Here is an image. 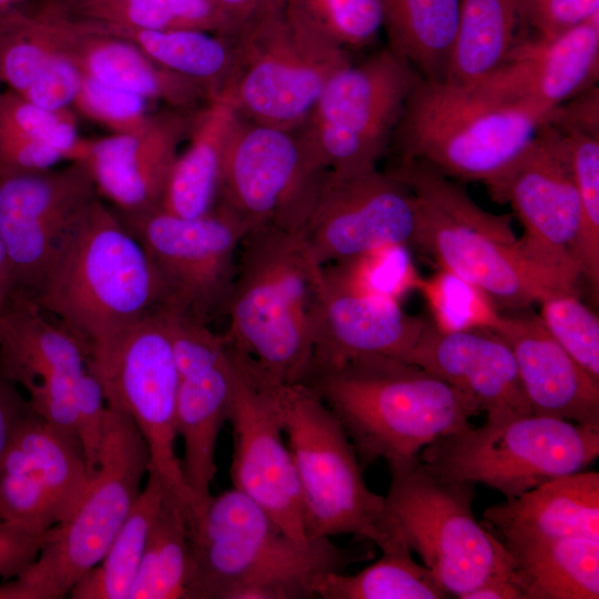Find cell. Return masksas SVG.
I'll return each instance as SVG.
<instances>
[{
	"mask_svg": "<svg viewBox=\"0 0 599 599\" xmlns=\"http://www.w3.org/2000/svg\"><path fill=\"white\" fill-rule=\"evenodd\" d=\"M89 351L67 327L28 297L12 295L0 321V368L30 395L72 402Z\"/></svg>",
	"mask_w": 599,
	"mask_h": 599,
	"instance_id": "cell-26",
	"label": "cell"
},
{
	"mask_svg": "<svg viewBox=\"0 0 599 599\" xmlns=\"http://www.w3.org/2000/svg\"><path fill=\"white\" fill-rule=\"evenodd\" d=\"M32 412L29 402L0 368V469L19 427Z\"/></svg>",
	"mask_w": 599,
	"mask_h": 599,
	"instance_id": "cell-52",
	"label": "cell"
},
{
	"mask_svg": "<svg viewBox=\"0 0 599 599\" xmlns=\"http://www.w3.org/2000/svg\"><path fill=\"white\" fill-rule=\"evenodd\" d=\"M115 213L154 267L162 292L159 307L206 325L226 316L238 248L247 233L234 215L220 206L194 219L161 209Z\"/></svg>",
	"mask_w": 599,
	"mask_h": 599,
	"instance_id": "cell-13",
	"label": "cell"
},
{
	"mask_svg": "<svg viewBox=\"0 0 599 599\" xmlns=\"http://www.w3.org/2000/svg\"><path fill=\"white\" fill-rule=\"evenodd\" d=\"M98 196L82 161H71L61 170L0 169V238L12 295L31 300Z\"/></svg>",
	"mask_w": 599,
	"mask_h": 599,
	"instance_id": "cell-17",
	"label": "cell"
},
{
	"mask_svg": "<svg viewBox=\"0 0 599 599\" xmlns=\"http://www.w3.org/2000/svg\"><path fill=\"white\" fill-rule=\"evenodd\" d=\"M31 301L80 338L90 358L154 312L162 292L142 244L98 196Z\"/></svg>",
	"mask_w": 599,
	"mask_h": 599,
	"instance_id": "cell-3",
	"label": "cell"
},
{
	"mask_svg": "<svg viewBox=\"0 0 599 599\" xmlns=\"http://www.w3.org/2000/svg\"><path fill=\"white\" fill-rule=\"evenodd\" d=\"M192 571L187 511L169 491L152 526L128 599H187Z\"/></svg>",
	"mask_w": 599,
	"mask_h": 599,
	"instance_id": "cell-37",
	"label": "cell"
},
{
	"mask_svg": "<svg viewBox=\"0 0 599 599\" xmlns=\"http://www.w3.org/2000/svg\"><path fill=\"white\" fill-rule=\"evenodd\" d=\"M235 61L217 95L240 118L283 129L303 126L328 80L352 60L290 8L235 37Z\"/></svg>",
	"mask_w": 599,
	"mask_h": 599,
	"instance_id": "cell-10",
	"label": "cell"
},
{
	"mask_svg": "<svg viewBox=\"0 0 599 599\" xmlns=\"http://www.w3.org/2000/svg\"><path fill=\"white\" fill-rule=\"evenodd\" d=\"M387 172L415 196L418 223L413 245L441 268L478 286L498 309H527L552 291L576 288L528 257L510 215L483 210L453 179L409 160H396Z\"/></svg>",
	"mask_w": 599,
	"mask_h": 599,
	"instance_id": "cell-4",
	"label": "cell"
},
{
	"mask_svg": "<svg viewBox=\"0 0 599 599\" xmlns=\"http://www.w3.org/2000/svg\"><path fill=\"white\" fill-rule=\"evenodd\" d=\"M77 435L33 410L16 433L0 469V521L35 531L67 522L90 484Z\"/></svg>",
	"mask_w": 599,
	"mask_h": 599,
	"instance_id": "cell-20",
	"label": "cell"
},
{
	"mask_svg": "<svg viewBox=\"0 0 599 599\" xmlns=\"http://www.w3.org/2000/svg\"><path fill=\"white\" fill-rule=\"evenodd\" d=\"M83 74L75 62L61 50L20 95L50 111H65L79 93Z\"/></svg>",
	"mask_w": 599,
	"mask_h": 599,
	"instance_id": "cell-50",
	"label": "cell"
},
{
	"mask_svg": "<svg viewBox=\"0 0 599 599\" xmlns=\"http://www.w3.org/2000/svg\"><path fill=\"white\" fill-rule=\"evenodd\" d=\"M599 14L552 38L526 30L502 64L467 85L486 98L551 112L597 84Z\"/></svg>",
	"mask_w": 599,
	"mask_h": 599,
	"instance_id": "cell-22",
	"label": "cell"
},
{
	"mask_svg": "<svg viewBox=\"0 0 599 599\" xmlns=\"http://www.w3.org/2000/svg\"><path fill=\"white\" fill-rule=\"evenodd\" d=\"M169 491L158 473L149 468L146 484L104 557L78 581L69 593L70 598H129L152 526Z\"/></svg>",
	"mask_w": 599,
	"mask_h": 599,
	"instance_id": "cell-35",
	"label": "cell"
},
{
	"mask_svg": "<svg viewBox=\"0 0 599 599\" xmlns=\"http://www.w3.org/2000/svg\"><path fill=\"white\" fill-rule=\"evenodd\" d=\"M420 79L388 48L337 71L303 125L327 170L354 173L375 167Z\"/></svg>",
	"mask_w": 599,
	"mask_h": 599,
	"instance_id": "cell-14",
	"label": "cell"
},
{
	"mask_svg": "<svg viewBox=\"0 0 599 599\" xmlns=\"http://www.w3.org/2000/svg\"><path fill=\"white\" fill-rule=\"evenodd\" d=\"M504 539H599V474L577 471L487 507L483 514Z\"/></svg>",
	"mask_w": 599,
	"mask_h": 599,
	"instance_id": "cell-28",
	"label": "cell"
},
{
	"mask_svg": "<svg viewBox=\"0 0 599 599\" xmlns=\"http://www.w3.org/2000/svg\"><path fill=\"white\" fill-rule=\"evenodd\" d=\"M12 295L10 266L3 243L0 238V321Z\"/></svg>",
	"mask_w": 599,
	"mask_h": 599,
	"instance_id": "cell-55",
	"label": "cell"
},
{
	"mask_svg": "<svg viewBox=\"0 0 599 599\" xmlns=\"http://www.w3.org/2000/svg\"><path fill=\"white\" fill-rule=\"evenodd\" d=\"M240 30L278 14L285 10L286 0H210Z\"/></svg>",
	"mask_w": 599,
	"mask_h": 599,
	"instance_id": "cell-54",
	"label": "cell"
},
{
	"mask_svg": "<svg viewBox=\"0 0 599 599\" xmlns=\"http://www.w3.org/2000/svg\"><path fill=\"white\" fill-rule=\"evenodd\" d=\"M388 49L425 81L443 82L460 0H380Z\"/></svg>",
	"mask_w": 599,
	"mask_h": 599,
	"instance_id": "cell-32",
	"label": "cell"
},
{
	"mask_svg": "<svg viewBox=\"0 0 599 599\" xmlns=\"http://www.w3.org/2000/svg\"><path fill=\"white\" fill-rule=\"evenodd\" d=\"M339 263L338 270L357 287L397 301L400 295L418 288L422 280L405 245L382 247Z\"/></svg>",
	"mask_w": 599,
	"mask_h": 599,
	"instance_id": "cell-45",
	"label": "cell"
},
{
	"mask_svg": "<svg viewBox=\"0 0 599 599\" xmlns=\"http://www.w3.org/2000/svg\"><path fill=\"white\" fill-rule=\"evenodd\" d=\"M21 0H0V12L3 10L13 7L14 3L19 2Z\"/></svg>",
	"mask_w": 599,
	"mask_h": 599,
	"instance_id": "cell-56",
	"label": "cell"
},
{
	"mask_svg": "<svg viewBox=\"0 0 599 599\" xmlns=\"http://www.w3.org/2000/svg\"><path fill=\"white\" fill-rule=\"evenodd\" d=\"M77 22L123 30L192 29L226 37L238 28L210 0H71ZM75 21V20H73Z\"/></svg>",
	"mask_w": 599,
	"mask_h": 599,
	"instance_id": "cell-36",
	"label": "cell"
},
{
	"mask_svg": "<svg viewBox=\"0 0 599 599\" xmlns=\"http://www.w3.org/2000/svg\"><path fill=\"white\" fill-rule=\"evenodd\" d=\"M0 125L53 146L69 161H83L89 150L67 110L42 109L9 89L0 95Z\"/></svg>",
	"mask_w": 599,
	"mask_h": 599,
	"instance_id": "cell-44",
	"label": "cell"
},
{
	"mask_svg": "<svg viewBox=\"0 0 599 599\" xmlns=\"http://www.w3.org/2000/svg\"><path fill=\"white\" fill-rule=\"evenodd\" d=\"M322 270L295 234L267 226L241 242L223 336L277 382L300 383L311 364Z\"/></svg>",
	"mask_w": 599,
	"mask_h": 599,
	"instance_id": "cell-5",
	"label": "cell"
},
{
	"mask_svg": "<svg viewBox=\"0 0 599 599\" xmlns=\"http://www.w3.org/2000/svg\"><path fill=\"white\" fill-rule=\"evenodd\" d=\"M190 113L169 110L153 115L138 133H112L90 141L82 162L99 195L119 213L160 209Z\"/></svg>",
	"mask_w": 599,
	"mask_h": 599,
	"instance_id": "cell-23",
	"label": "cell"
},
{
	"mask_svg": "<svg viewBox=\"0 0 599 599\" xmlns=\"http://www.w3.org/2000/svg\"><path fill=\"white\" fill-rule=\"evenodd\" d=\"M73 104L112 133L141 132L153 118L148 111L146 99L84 74Z\"/></svg>",
	"mask_w": 599,
	"mask_h": 599,
	"instance_id": "cell-46",
	"label": "cell"
},
{
	"mask_svg": "<svg viewBox=\"0 0 599 599\" xmlns=\"http://www.w3.org/2000/svg\"><path fill=\"white\" fill-rule=\"evenodd\" d=\"M409 363L473 397L487 418L532 414L510 348L489 329L445 332L427 322Z\"/></svg>",
	"mask_w": 599,
	"mask_h": 599,
	"instance_id": "cell-25",
	"label": "cell"
},
{
	"mask_svg": "<svg viewBox=\"0 0 599 599\" xmlns=\"http://www.w3.org/2000/svg\"><path fill=\"white\" fill-rule=\"evenodd\" d=\"M539 317L550 335L595 379L599 380V318L575 290L546 294Z\"/></svg>",
	"mask_w": 599,
	"mask_h": 599,
	"instance_id": "cell-42",
	"label": "cell"
},
{
	"mask_svg": "<svg viewBox=\"0 0 599 599\" xmlns=\"http://www.w3.org/2000/svg\"><path fill=\"white\" fill-rule=\"evenodd\" d=\"M51 529L35 531L0 521V577L7 580L22 572L38 557Z\"/></svg>",
	"mask_w": 599,
	"mask_h": 599,
	"instance_id": "cell-51",
	"label": "cell"
},
{
	"mask_svg": "<svg viewBox=\"0 0 599 599\" xmlns=\"http://www.w3.org/2000/svg\"><path fill=\"white\" fill-rule=\"evenodd\" d=\"M286 4L346 51L372 45L384 26L380 0H286Z\"/></svg>",
	"mask_w": 599,
	"mask_h": 599,
	"instance_id": "cell-43",
	"label": "cell"
},
{
	"mask_svg": "<svg viewBox=\"0 0 599 599\" xmlns=\"http://www.w3.org/2000/svg\"><path fill=\"white\" fill-rule=\"evenodd\" d=\"M598 457V428L514 414L440 437L422 450L419 460L436 478L484 484L511 499L580 471Z\"/></svg>",
	"mask_w": 599,
	"mask_h": 599,
	"instance_id": "cell-9",
	"label": "cell"
},
{
	"mask_svg": "<svg viewBox=\"0 0 599 599\" xmlns=\"http://www.w3.org/2000/svg\"><path fill=\"white\" fill-rule=\"evenodd\" d=\"M417 223L414 194L387 171H327L298 236L309 257L324 266L386 246L413 245Z\"/></svg>",
	"mask_w": 599,
	"mask_h": 599,
	"instance_id": "cell-18",
	"label": "cell"
},
{
	"mask_svg": "<svg viewBox=\"0 0 599 599\" xmlns=\"http://www.w3.org/2000/svg\"><path fill=\"white\" fill-rule=\"evenodd\" d=\"M240 115L221 98H212L190 113L187 145L176 155L160 209L194 219L216 205L226 148Z\"/></svg>",
	"mask_w": 599,
	"mask_h": 599,
	"instance_id": "cell-30",
	"label": "cell"
},
{
	"mask_svg": "<svg viewBox=\"0 0 599 599\" xmlns=\"http://www.w3.org/2000/svg\"><path fill=\"white\" fill-rule=\"evenodd\" d=\"M0 95H1V93H0Z\"/></svg>",
	"mask_w": 599,
	"mask_h": 599,
	"instance_id": "cell-57",
	"label": "cell"
},
{
	"mask_svg": "<svg viewBox=\"0 0 599 599\" xmlns=\"http://www.w3.org/2000/svg\"><path fill=\"white\" fill-rule=\"evenodd\" d=\"M84 27L131 42L158 65L205 87L216 98L235 61V37L192 29L123 30Z\"/></svg>",
	"mask_w": 599,
	"mask_h": 599,
	"instance_id": "cell-34",
	"label": "cell"
},
{
	"mask_svg": "<svg viewBox=\"0 0 599 599\" xmlns=\"http://www.w3.org/2000/svg\"><path fill=\"white\" fill-rule=\"evenodd\" d=\"M225 349L231 372L227 422L233 432V488L292 539L307 542L297 475L283 439L276 379L226 339Z\"/></svg>",
	"mask_w": 599,
	"mask_h": 599,
	"instance_id": "cell-16",
	"label": "cell"
},
{
	"mask_svg": "<svg viewBox=\"0 0 599 599\" xmlns=\"http://www.w3.org/2000/svg\"><path fill=\"white\" fill-rule=\"evenodd\" d=\"M167 331L180 379L205 372L225 355V338L184 314L158 307Z\"/></svg>",
	"mask_w": 599,
	"mask_h": 599,
	"instance_id": "cell-47",
	"label": "cell"
},
{
	"mask_svg": "<svg viewBox=\"0 0 599 599\" xmlns=\"http://www.w3.org/2000/svg\"><path fill=\"white\" fill-rule=\"evenodd\" d=\"M525 599H598L599 539H504Z\"/></svg>",
	"mask_w": 599,
	"mask_h": 599,
	"instance_id": "cell-31",
	"label": "cell"
},
{
	"mask_svg": "<svg viewBox=\"0 0 599 599\" xmlns=\"http://www.w3.org/2000/svg\"><path fill=\"white\" fill-rule=\"evenodd\" d=\"M231 372L226 356L212 368L180 379L176 403V435L183 440L180 459L183 481L193 499L189 526L204 511L216 474L215 447L227 422Z\"/></svg>",
	"mask_w": 599,
	"mask_h": 599,
	"instance_id": "cell-29",
	"label": "cell"
},
{
	"mask_svg": "<svg viewBox=\"0 0 599 599\" xmlns=\"http://www.w3.org/2000/svg\"><path fill=\"white\" fill-rule=\"evenodd\" d=\"M150 468L133 419L106 404L98 463L73 516L50 530L38 557L0 583V599H61L104 557Z\"/></svg>",
	"mask_w": 599,
	"mask_h": 599,
	"instance_id": "cell-7",
	"label": "cell"
},
{
	"mask_svg": "<svg viewBox=\"0 0 599 599\" xmlns=\"http://www.w3.org/2000/svg\"><path fill=\"white\" fill-rule=\"evenodd\" d=\"M100 380L106 404L134 422L150 454V468L193 512V499L176 455V403L180 376L159 308L142 318L88 361Z\"/></svg>",
	"mask_w": 599,
	"mask_h": 599,
	"instance_id": "cell-15",
	"label": "cell"
},
{
	"mask_svg": "<svg viewBox=\"0 0 599 599\" xmlns=\"http://www.w3.org/2000/svg\"><path fill=\"white\" fill-rule=\"evenodd\" d=\"M193 571L187 599H308L328 572L372 558L331 538L298 542L235 488L210 498L189 526Z\"/></svg>",
	"mask_w": 599,
	"mask_h": 599,
	"instance_id": "cell-2",
	"label": "cell"
},
{
	"mask_svg": "<svg viewBox=\"0 0 599 599\" xmlns=\"http://www.w3.org/2000/svg\"><path fill=\"white\" fill-rule=\"evenodd\" d=\"M524 32L517 0H460L443 82L467 87L497 70Z\"/></svg>",
	"mask_w": 599,
	"mask_h": 599,
	"instance_id": "cell-33",
	"label": "cell"
},
{
	"mask_svg": "<svg viewBox=\"0 0 599 599\" xmlns=\"http://www.w3.org/2000/svg\"><path fill=\"white\" fill-rule=\"evenodd\" d=\"M355 575L328 572L315 587L322 599H443L447 591L433 572L417 564L402 541Z\"/></svg>",
	"mask_w": 599,
	"mask_h": 599,
	"instance_id": "cell-38",
	"label": "cell"
},
{
	"mask_svg": "<svg viewBox=\"0 0 599 599\" xmlns=\"http://www.w3.org/2000/svg\"><path fill=\"white\" fill-rule=\"evenodd\" d=\"M459 599H525L515 581L509 552L501 541L493 572L479 586L465 592Z\"/></svg>",
	"mask_w": 599,
	"mask_h": 599,
	"instance_id": "cell-53",
	"label": "cell"
},
{
	"mask_svg": "<svg viewBox=\"0 0 599 599\" xmlns=\"http://www.w3.org/2000/svg\"><path fill=\"white\" fill-rule=\"evenodd\" d=\"M388 468L384 497L393 532L448 595L459 598L479 586L496 567L500 541L475 518L474 484L436 478L419 459Z\"/></svg>",
	"mask_w": 599,
	"mask_h": 599,
	"instance_id": "cell-11",
	"label": "cell"
},
{
	"mask_svg": "<svg viewBox=\"0 0 599 599\" xmlns=\"http://www.w3.org/2000/svg\"><path fill=\"white\" fill-rule=\"evenodd\" d=\"M510 348L531 413L599 429V380L527 309L501 314L493 331Z\"/></svg>",
	"mask_w": 599,
	"mask_h": 599,
	"instance_id": "cell-24",
	"label": "cell"
},
{
	"mask_svg": "<svg viewBox=\"0 0 599 599\" xmlns=\"http://www.w3.org/2000/svg\"><path fill=\"white\" fill-rule=\"evenodd\" d=\"M327 171L304 126L283 129L240 118L215 206L234 215L247 233L268 226L298 236Z\"/></svg>",
	"mask_w": 599,
	"mask_h": 599,
	"instance_id": "cell-12",
	"label": "cell"
},
{
	"mask_svg": "<svg viewBox=\"0 0 599 599\" xmlns=\"http://www.w3.org/2000/svg\"><path fill=\"white\" fill-rule=\"evenodd\" d=\"M338 418L361 466L413 464L440 437L481 412L469 395L424 368L385 356L338 363L311 361L300 383Z\"/></svg>",
	"mask_w": 599,
	"mask_h": 599,
	"instance_id": "cell-1",
	"label": "cell"
},
{
	"mask_svg": "<svg viewBox=\"0 0 599 599\" xmlns=\"http://www.w3.org/2000/svg\"><path fill=\"white\" fill-rule=\"evenodd\" d=\"M434 325L445 332L469 329L494 331L501 313L488 295L461 276L441 268L420 280Z\"/></svg>",
	"mask_w": 599,
	"mask_h": 599,
	"instance_id": "cell-41",
	"label": "cell"
},
{
	"mask_svg": "<svg viewBox=\"0 0 599 599\" xmlns=\"http://www.w3.org/2000/svg\"><path fill=\"white\" fill-rule=\"evenodd\" d=\"M75 433L90 471L93 474L100 448L106 400L98 377L88 368L73 389Z\"/></svg>",
	"mask_w": 599,
	"mask_h": 599,
	"instance_id": "cell-49",
	"label": "cell"
},
{
	"mask_svg": "<svg viewBox=\"0 0 599 599\" xmlns=\"http://www.w3.org/2000/svg\"><path fill=\"white\" fill-rule=\"evenodd\" d=\"M494 201L509 203L524 226L518 242L544 268L576 285L572 250L580 229V203L557 130L547 121L511 167L487 187Z\"/></svg>",
	"mask_w": 599,
	"mask_h": 599,
	"instance_id": "cell-19",
	"label": "cell"
},
{
	"mask_svg": "<svg viewBox=\"0 0 599 599\" xmlns=\"http://www.w3.org/2000/svg\"><path fill=\"white\" fill-rule=\"evenodd\" d=\"M62 20L29 16L13 7L0 12V81L21 94L61 50Z\"/></svg>",
	"mask_w": 599,
	"mask_h": 599,
	"instance_id": "cell-40",
	"label": "cell"
},
{
	"mask_svg": "<svg viewBox=\"0 0 599 599\" xmlns=\"http://www.w3.org/2000/svg\"><path fill=\"white\" fill-rule=\"evenodd\" d=\"M561 139L580 203L572 257L596 300L599 292V129L547 120Z\"/></svg>",
	"mask_w": 599,
	"mask_h": 599,
	"instance_id": "cell-39",
	"label": "cell"
},
{
	"mask_svg": "<svg viewBox=\"0 0 599 599\" xmlns=\"http://www.w3.org/2000/svg\"><path fill=\"white\" fill-rule=\"evenodd\" d=\"M61 51L84 75L135 93L170 110L192 112L212 93L202 84L163 69L134 44L63 18Z\"/></svg>",
	"mask_w": 599,
	"mask_h": 599,
	"instance_id": "cell-27",
	"label": "cell"
},
{
	"mask_svg": "<svg viewBox=\"0 0 599 599\" xmlns=\"http://www.w3.org/2000/svg\"><path fill=\"white\" fill-rule=\"evenodd\" d=\"M551 112L486 98L470 87L420 79L389 148L396 160L418 161L449 179L489 187L517 161Z\"/></svg>",
	"mask_w": 599,
	"mask_h": 599,
	"instance_id": "cell-6",
	"label": "cell"
},
{
	"mask_svg": "<svg viewBox=\"0 0 599 599\" xmlns=\"http://www.w3.org/2000/svg\"><path fill=\"white\" fill-rule=\"evenodd\" d=\"M522 26L552 38L599 14V0H517Z\"/></svg>",
	"mask_w": 599,
	"mask_h": 599,
	"instance_id": "cell-48",
	"label": "cell"
},
{
	"mask_svg": "<svg viewBox=\"0 0 599 599\" xmlns=\"http://www.w3.org/2000/svg\"><path fill=\"white\" fill-rule=\"evenodd\" d=\"M275 390L307 538L353 535L382 551L399 544L385 497L367 487L354 446L334 413L301 384L276 380Z\"/></svg>",
	"mask_w": 599,
	"mask_h": 599,
	"instance_id": "cell-8",
	"label": "cell"
},
{
	"mask_svg": "<svg viewBox=\"0 0 599 599\" xmlns=\"http://www.w3.org/2000/svg\"><path fill=\"white\" fill-rule=\"evenodd\" d=\"M312 322V361L322 363L358 356H385L409 363L427 323L406 313L397 300L366 292L338 268L326 271L324 266Z\"/></svg>",
	"mask_w": 599,
	"mask_h": 599,
	"instance_id": "cell-21",
	"label": "cell"
}]
</instances>
